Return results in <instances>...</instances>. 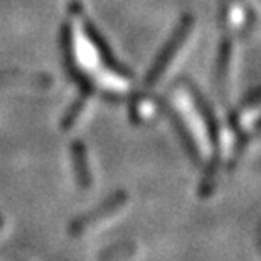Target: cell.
<instances>
[{
	"label": "cell",
	"mask_w": 261,
	"mask_h": 261,
	"mask_svg": "<svg viewBox=\"0 0 261 261\" xmlns=\"http://www.w3.org/2000/svg\"><path fill=\"white\" fill-rule=\"evenodd\" d=\"M261 125V93L249 98L244 107L234 116V126L238 130L246 132L248 137L253 135V132Z\"/></svg>",
	"instance_id": "cell-1"
},
{
	"label": "cell",
	"mask_w": 261,
	"mask_h": 261,
	"mask_svg": "<svg viewBox=\"0 0 261 261\" xmlns=\"http://www.w3.org/2000/svg\"><path fill=\"white\" fill-rule=\"evenodd\" d=\"M123 204H125V196H113L108 202H105V205L98 207L94 213L88 214V216H83L81 219H77L76 223L73 224V232H83L85 229H88L90 226L96 224L98 221L107 219L108 216L115 214Z\"/></svg>",
	"instance_id": "cell-2"
},
{
	"label": "cell",
	"mask_w": 261,
	"mask_h": 261,
	"mask_svg": "<svg viewBox=\"0 0 261 261\" xmlns=\"http://www.w3.org/2000/svg\"><path fill=\"white\" fill-rule=\"evenodd\" d=\"M244 0H227L224 9V25L231 32H241L248 27V10Z\"/></svg>",
	"instance_id": "cell-3"
},
{
	"label": "cell",
	"mask_w": 261,
	"mask_h": 261,
	"mask_svg": "<svg viewBox=\"0 0 261 261\" xmlns=\"http://www.w3.org/2000/svg\"><path fill=\"white\" fill-rule=\"evenodd\" d=\"M191 31H192V19H186L184 22H182L180 29L177 31L175 37L172 39V44L167 47V51L164 53L162 59L159 61L157 69H155V73H153V77H159L160 74L164 73L165 68L169 66V63H170L172 59H174L175 54L179 53V49L182 47V44L187 41V37H189V34H191Z\"/></svg>",
	"instance_id": "cell-4"
},
{
	"label": "cell",
	"mask_w": 261,
	"mask_h": 261,
	"mask_svg": "<svg viewBox=\"0 0 261 261\" xmlns=\"http://www.w3.org/2000/svg\"><path fill=\"white\" fill-rule=\"evenodd\" d=\"M0 226H2V219H0Z\"/></svg>",
	"instance_id": "cell-5"
}]
</instances>
